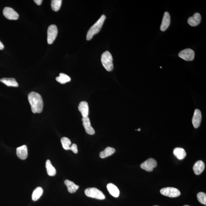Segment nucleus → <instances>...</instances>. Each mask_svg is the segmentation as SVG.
I'll return each mask as SVG.
<instances>
[{
  "label": "nucleus",
  "mask_w": 206,
  "mask_h": 206,
  "mask_svg": "<svg viewBox=\"0 0 206 206\" xmlns=\"http://www.w3.org/2000/svg\"><path fill=\"white\" fill-rule=\"evenodd\" d=\"M58 29L57 26L52 24L49 27L48 29V38L47 41L49 44H51L57 37Z\"/></svg>",
  "instance_id": "423d86ee"
},
{
  "label": "nucleus",
  "mask_w": 206,
  "mask_h": 206,
  "mask_svg": "<svg viewBox=\"0 0 206 206\" xmlns=\"http://www.w3.org/2000/svg\"><path fill=\"white\" fill-rule=\"evenodd\" d=\"M4 46H3V43L0 41V50H3V49H4Z\"/></svg>",
  "instance_id": "c756f323"
},
{
  "label": "nucleus",
  "mask_w": 206,
  "mask_h": 206,
  "mask_svg": "<svg viewBox=\"0 0 206 206\" xmlns=\"http://www.w3.org/2000/svg\"><path fill=\"white\" fill-rule=\"evenodd\" d=\"M107 188L109 193L112 196L115 197H118L120 195V191L118 188L112 183H109L107 185Z\"/></svg>",
  "instance_id": "f3484780"
},
{
  "label": "nucleus",
  "mask_w": 206,
  "mask_h": 206,
  "mask_svg": "<svg viewBox=\"0 0 206 206\" xmlns=\"http://www.w3.org/2000/svg\"><path fill=\"white\" fill-rule=\"evenodd\" d=\"M205 168V165L204 162L202 161L199 160L195 163L193 169L195 174L198 175L203 172Z\"/></svg>",
  "instance_id": "dca6fc26"
},
{
  "label": "nucleus",
  "mask_w": 206,
  "mask_h": 206,
  "mask_svg": "<svg viewBox=\"0 0 206 206\" xmlns=\"http://www.w3.org/2000/svg\"><path fill=\"white\" fill-rule=\"evenodd\" d=\"M56 80L57 82H59L62 84H64L67 82L71 81V78L67 75L64 73H60L59 74V76L56 78Z\"/></svg>",
  "instance_id": "5701e85b"
},
{
  "label": "nucleus",
  "mask_w": 206,
  "mask_h": 206,
  "mask_svg": "<svg viewBox=\"0 0 206 206\" xmlns=\"http://www.w3.org/2000/svg\"><path fill=\"white\" fill-rule=\"evenodd\" d=\"M63 147L64 150H69L70 148L71 141L70 139L67 137H62L61 139Z\"/></svg>",
  "instance_id": "393cba45"
},
{
  "label": "nucleus",
  "mask_w": 206,
  "mask_h": 206,
  "mask_svg": "<svg viewBox=\"0 0 206 206\" xmlns=\"http://www.w3.org/2000/svg\"><path fill=\"white\" fill-rule=\"evenodd\" d=\"M184 206H190L188 205H184Z\"/></svg>",
  "instance_id": "2f4dec72"
},
{
  "label": "nucleus",
  "mask_w": 206,
  "mask_h": 206,
  "mask_svg": "<svg viewBox=\"0 0 206 206\" xmlns=\"http://www.w3.org/2000/svg\"><path fill=\"white\" fill-rule=\"evenodd\" d=\"M115 152L114 148L111 147H107L105 149L101 152L100 153V157L101 158H104L111 156Z\"/></svg>",
  "instance_id": "412c9836"
},
{
  "label": "nucleus",
  "mask_w": 206,
  "mask_h": 206,
  "mask_svg": "<svg viewBox=\"0 0 206 206\" xmlns=\"http://www.w3.org/2000/svg\"><path fill=\"white\" fill-rule=\"evenodd\" d=\"M141 130V129H140V128H139V129H138V130H138V131H140Z\"/></svg>",
  "instance_id": "7c9ffc66"
},
{
  "label": "nucleus",
  "mask_w": 206,
  "mask_h": 206,
  "mask_svg": "<svg viewBox=\"0 0 206 206\" xmlns=\"http://www.w3.org/2000/svg\"><path fill=\"white\" fill-rule=\"evenodd\" d=\"M202 119V115L200 111L198 109H195L192 119V123L194 128H197L200 126Z\"/></svg>",
  "instance_id": "9d476101"
},
{
  "label": "nucleus",
  "mask_w": 206,
  "mask_h": 206,
  "mask_svg": "<svg viewBox=\"0 0 206 206\" xmlns=\"http://www.w3.org/2000/svg\"><path fill=\"white\" fill-rule=\"evenodd\" d=\"M106 19V16L102 15L97 21L90 28L87 34L86 39L87 40L89 41V40L91 39L94 35L99 33L101 30V28L104 24Z\"/></svg>",
  "instance_id": "f03ea898"
},
{
  "label": "nucleus",
  "mask_w": 206,
  "mask_h": 206,
  "mask_svg": "<svg viewBox=\"0 0 206 206\" xmlns=\"http://www.w3.org/2000/svg\"><path fill=\"white\" fill-rule=\"evenodd\" d=\"M174 155L179 160H183L186 156V152L184 149L180 147L174 149L173 151Z\"/></svg>",
  "instance_id": "aec40b11"
},
{
  "label": "nucleus",
  "mask_w": 206,
  "mask_h": 206,
  "mask_svg": "<svg viewBox=\"0 0 206 206\" xmlns=\"http://www.w3.org/2000/svg\"><path fill=\"white\" fill-rule=\"evenodd\" d=\"M171 18L170 14L168 12H166L164 13L163 20L160 26V30L162 31H165L168 28L170 25Z\"/></svg>",
  "instance_id": "f8f14e48"
},
{
  "label": "nucleus",
  "mask_w": 206,
  "mask_h": 206,
  "mask_svg": "<svg viewBox=\"0 0 206 206\" xmlns=\"http://www.w3.org/2000/svg\"><path fill=\"white\" fill-rule=\"evenodd\" d=\"M157 162L153 158H150L143 162L141 165V167L147 172H152L157 167Z\"/></svg>",
  "instance_id": "6e6552de"
},
{
  "label": "nucleus",
  "mask_w": 206,
  "mask_h": 206,
  "mask_svg": "<svg viewBox=\"0 0 206 206\" xmlns=\"http://www.w3.org/2000/svg\"><path fill=\"white\" fill-rule=\"evenodd\" d=\"M82 120V121H83V126L84 127L86 133L90 134V135H93V134H95V130L91 126L90 120L88 117H83Z\"/></svg>",
  "instance_id": "9b49d317"
},
{
  "label": "nucleus",
  "mask_w": 206,
  "mask_h": 206,
  "mask_svg": "<svg viewBox=\"0 0 206 206\" xmlns=\"http://www.w3.org/2000/svg\"><path fill=\"white\" fill-rule=\"evenodd\" d=\"M3 15L10 20H17L18 18V14L13 8L9 7H6L3 10Z\"/></svg>",
  "instance_id": "1a4fd4ad"
},
{
  "label": "nucleus",
  "mask_w": 206,
  "mask_h": 206,
  "mask_svg": "<svg viewBox=\"0 0 206 206\" xmlns=\"http://www.w3.org/2000/svg\"><path fill=\"white\" fill-rule=\"evenodd\" d=\"M43 192V188L41 187H39L35 189L32 193V200L34 201H36L39 199L40 197L42 195Z\"/></svg>",
  "instance_id": "b1692460"
},
{
  "label": "nucleus",
  "mask_w": 206,
  "mask_h": 206,
  "mask_svg": "<svg viewBox=\"0 0 206 206\" xmlns=\"http://www.w3.org/2000/svg\"><path fill=\"white\" fill-rule=\"evenodd\" d=\"M28 99L33 113H39L42 112L44 103L42 97L40 94L35 92H31L28 95Z\"/></svg>",
  "instance_id": "f257e3e1"
},
{
  "label": "nucleus",
  "mask_w": 206,
  "mask_h": 206,
  "mask_svg": "<svg viewBox=\"0 0 206 206\" xmlns=\"http://www.w3.org/2000/svg\"><path fill=\"white\" fill-rule=\"evenodd\" d=\"M46 167L47 172L49 176H54L56 173V170L55 167L52 166L50 160H48L46 163Z\"/></svg>",
  "instance_id": "4be33fe9"
},
{
  "label": "nucleus",
  "mask_w": 206,
  "mask_h": 206,
  "mask_svg": "<svg viewBox=\"0 0 206 206\" xmlns=\"http://www.w3.org/2000/svg\"><path fill=\"white\" fill-rule=\"evenodd\" d=\"M85 193L87 196L97 199L103 200L106 198L102 192L95 188H87L85 190Z\"/></svg>",
  "instance_id": "20e7f679"
},
{
  "label": "nucleus",
  "mask_w": 206,
  "mask_h": 206,
  "mask_svg": "<svg viewBox=\"0 0 206 206\" xmlns=\"http://www.w3.org/2000/svg\"><path fill=\"white\" fill-rule=\"evenodd\" d=\"M160 192L162 195L171 198L178 197L181 195V193L179 190L174 188H163L161 189Z\"/></svg>",
  "instance_id": "39448f33"
},
{
  "label": "nucleus",
  "mask_w": 206,
  "mask_h": 206,
  "mask_svg": "<svg viewBox=\"0 0 206 206\" xmlns=\"http://www.w3.org/2000/svg\"><path fill=\"white\" fill-rule=\"evenodd\" d=\"M78 110L81 113L83 117H88L89 115V106L88 103L85 101L80 102L78 106Z\"/></svg>",
  "instance_id": "2eb2a0df"
},
{
  "label": "nucleus",
  "mask_w": 206,
  "mask_h": 206,
  "mask_svg": "<svg viewBox=\"0 0 206 206\" xmlns=\"http://www.w3.org/2000/svg\"><path fill=\"white\" fill-rule=\"evenodd\" d=\"M17 155L20 159L25 160L27 158L28 155L27 146L23 145L17 148Z\"/></svg>",
  "instance_id": "4468645a"
},
{
  "label": "nucleus",
  "mask_w": 206,
  "mask_h": 206,
  "mask_svg": "<svg viewBox=\"0 0 206 206\" xmlns=\"http://www.w3.org/2000/svg\"><path fill=\"white\" fill-rule=\"evenodd\" d=\"M70 150L72 151L73 152V153H77L78 152V150L77 146L76 144H73L72 146H70Z\"/></svg>",
  "instance_id": "cd10ccee"
},
{
  "label": "nucleus",
  "mask_w": 206,
  "mask_h": 206,
  "mask_svg": "<svg viewBox=\"0 0 206 206\" xmlns=\"http://www.w3.org/2000/svg\"><path fill=\"white\" fill-rule=\"evenodd\" d=\"M62 3V0H52L51 2L52 9L55 12L58 11L60 9Z\"/></svg>",
  "instance_id": "a878e982"
},
{
  "label": "nucleus",
  "mask_w": 206,
  "mask_h": 206,
  "mask_svg": "<svg viewBox=\"0 0 206 206\" xmlns=\"http://www.w3.org/2000/svg\"><path fill=\"white\" fill-rule=\"evenodd\" d=\"M158 206V205H155V206Z\"/></svg>",
  "instance_id": "473e14b6"
},
{
  "label": "nucleus",
  "mask_w": 206,
  "mask_h": 206,
  "mask_svg": "<svg viewBox=\"0 0 206 206\" xmlns=\"http://www.w3.org/2000/svg\"><path fill=\"white\" fill-rule=\"evenodd\" d=\"M179 57L186 61H193L194 59L195 52L190 49L181 50L178 54Z\"/></svg>",
  "instance_id": "0eeeda50"
},
{
  "label": "nucleus",
  "mask_w": 206,
  "mask_h": 206,
  "mask_svg": "<svg viewBox=\"0 0 206 206\" xmlns=\"http://www.w3.org/2000/svg\"><path fill=\"white\" fill-rule=\"evenodd\" d=\"M34 2L35 3H36L38 5H41L42 3V0H34Z\"/></svg>",
  "instance_id": "c85d7f7f"
},
{
  "label": "nucleus",
  "mask_w": 206,
  "mask_h": 206,
  "mask_svg": "<svg viewBox=\"0 0 206 206\" xmlns=\"http://www.w3.org/2000/svg\"><path fill=\"white\" fill-rule=\"evenodd\" d=\"M101 62L103 67L108 71H111L113 69V58L111 54L106 51L103 53L101 56Z\"/></svg>",
  "instance_id": "7ed1b4c3"
},
{
  "label": "nucleus",
  "mask_w": 206,
  "mask_h": 206,
  "mask_svg": "<svg viewBox=\"0 0 206 206\" xmlns=\"http://www.w3.org/2000/svg\"><path fill=\"white\" fill-rule=\"evenodd\" d=\"M64 183L67 187L68 191L70 193H75L79 188V186L75 184L72 181L69 180H66L64 181Z\"/></svg>",
  "instance_id": "a211bd4d"
},
{
  "label": "nucleus",
  "mask_w": 206,
  "mask_h": 206,
  "mask_svg": "<svg viewBox=\"0 0 206 206\" xmlns=\"http://www.w3.org/2000/svg\"><path fill=\"white\" fill-rule=\"evenodd\" d=\"M197 199L201 203L206 205V194L203 192H200L197 195Z\"/></svg>",
  "instance_id": "bb28decb"
},
{
  "label": "nucleus",
  "mask_w": 206,
  "mask_h": 206,
  "mask_svg": "<svg viewBox=\"0 0 206 206\" xmlns=\"http://www.w3.org/2000/svg\"><path fill=\"white\" fill-rule=\"evenodd\" d=\"M201 16L200 13H196L193 16L188 18V24L192 27H196L200 23L201 21Z\"/></svg>",
  "instance_id": "ddd939ff"
},
{
  "label": "nucleus",
  "mask_w": 206,
  "mask_h": 206,
  "mask_svg": "<svg viewBox=\"0 0 206 206\" xmlns=\"http://www.w3.org/2000/svg\"><path fill=\"white\" fill-rule=\"evenodd\" d=\"M0 81L8 86L17 87L18 86V83L15 78H3L0 80Z\"/></svg>",
  "instance_id": "6ab92c4d"
}]
</instances>
